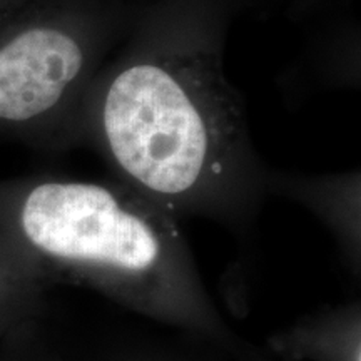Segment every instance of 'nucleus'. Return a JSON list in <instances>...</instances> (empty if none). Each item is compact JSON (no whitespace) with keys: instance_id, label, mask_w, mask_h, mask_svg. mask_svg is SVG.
Listing matches in <instances>:
<instances>
[{"instance_id":"6","label":"nucleus","mask_w":361,"mask_h":361,"mask_svg":"<svg viewBox=\"0 0 361 361\" xmlns=\"http://www.w3.org/2000/svg\"><path fill=\"white\" fill-rule=\"evenodd\" d=\"M40 293L20 281L0 261V340L34 322L39 313Z\"/></svg>"},{"instance_id":"4","label":"nucleus","mask_w":361,"mask_h":361,"mask_svg":"<svg viewBox=\"0 0 361 361\" xmlns=\"http://www.w3.org/2000/svg\"><path fill=\"white\" fill-rule=\"evenodd\" d=\"M360 169L335 174H303L268 169L266 192L305 206L336 239L343 261L360 276L361 213Z\"/></svg>"},{"instance_id":"5","label":"nucleus","mask_w":361,"mask_h":361,"mask_svg":"<svg viewBox=\"0 0 361 361\" xmlns=\"http://www.w3.org/2000/svg\"><path fill=\"white\" fill-rule=\"evenodd\" d=\"M273 361H361L360 301L303 316L266 340Z\"/></svg>"},{"instance_id":"3","label":"nucleus","mask_w":361,"mask_h":361,"mask_svg":"<svg viewBox=\"0 0 361 361\" xmlns=\"http://www.w3.org/2000/svg\"><path fill=\"white\" fill-rule=\"evenodd\" d=\"M139 0H27L0 16V135L67 151L94 78Z\"/></svg>"},{"instance_id":"7","label":"nucleus","mask_w":361,"mask_h":361,"mask_svg":"<svg viewBox=\"0 0 361 361\" xmlns=\"http://www.w3.org/2000/svg\"><path fill=\"white\" fill-rule=\"evenodd\" d=\"M238 4L241 13L256 12L259 16H266V13L274 12L276 8L283 7L284 0H234Z\"/></svg>"},{"instance_id":"8","label":"nucleus","mask_w":361,"mask_h":361,"mask_svg":"<svg viewBox=\"0 0 361 361\" xmlns=\"http://www.w3.org/2000/svg\"><path fill=\"white\" fill-rule=\"evenodd\" d=\"M27 0H0V16H4V13L12 11V8L22 6V4H25Z\"/></svg>"},{"instance_id":"2","label":"nucleus","mask_w":361,"mask_h":361,"mask_svg":"<svg viewBox=\"0 0 361 361\" xmlns=\"http://www.w3.org/2000/svg\"><path fill=\"white\" fill-rule=\"evenodd\" d=\"M0 261L20 281L89 286L236 361H273L224 322L179 219L109 180H0Z\"/></svg>"},{"instance_id":"1","label":"nucleus","mask_w":361,"mask_h":361,"mask_svg":"<svg viewBox=\"0 0 361 361\" xmlns=\"http://www.w3.org/2000/svg\"><path fill=\"white\" fill-rule=\"evenodd\" d=\"M234 0H147L80 104L72 142L174 218L216 221L246 238L268 166L246 104L226 74Z\"/></svg>"}]
</instances>
